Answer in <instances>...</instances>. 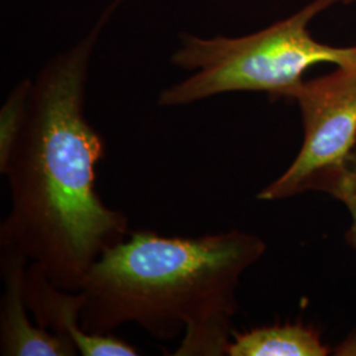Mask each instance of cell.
Segmentation results:
<instances>
[{
	"label": "cell",
	"instance_id": "obj_8",
	"mask_svg": "<svg viewBox=\"0 0 356 356\" xmlns=\"http://www.w3.org/2000/svg\"><path fill=\"white\" fill-rule=\"evenodd\" d=\"M313 191L329 194L347 207L351 216V227L346 234V241L356 250V148L348 161L321 178Z\"/></svg>",
	"mask_w": 356,
	"mask_h": 356
},
{
	"label": "cell",
	"instance_id": "obj_5",
	"mask_svg": "<svg viewBox=\"0 0 356 356\" xmlns=\"http://www.w3.org/2000/svg\"><path fill=\"white\" fill-rule=\"evenodd\" d=\"M28 310L40 327L69 339L83 356H136V347L114 334H91L82 326L83 294L57 286L41 268L29 263L24 279Z\"/></svg>",
	"mask_w": 356,
	"mask_h": 356
},
{
	"label": "cell",
	"instance_id": "obj_11",
	"mask_svg": "<svg viewBox=\"0 0 356 356\" xmlns=\"http://www.w3.org/2000/svg\"><path fill=\"white\" fill-rule=\"evenodd\" d=\"M351 1H354V0H344V3H351Z\"/></svg>",
	"mask_w": 356,
	"mask_h": 356
},
{
	"label": "cell",
	"instance_id": "obj_6",
	"mask_svg": "<svg viewBox=\"0 0 356 356\" xmlns=\"http://www.w3.org/2000/svg\"><path fill=\"white\" fill-rule=\"evenodd\" d=\"M29 260L0 239V270L4 292L0 300V354L3 356H74V343L32 325L28 318L24 279Z\"/></svg>",
	"mask_w": 356,
	"mask_h": 356
},
{
	"label": "cell",
	"instance_id": "obj_3",
	"mask_svg": "<svg viewBox=\"0 0 356 356\" xmlns=\"http://www.w3.org/2000/svg\"><path fill=\"white\" fill-rule=\"evenodd\" d=\"M337 3L344 0H313L291 17L243 38L184 35L172 63L193 74L163 90L157 102L178 107L235 91H263L291 99L310 67L356 65V47L319 42L307 28Z\"/></svg>",
	"mask_w": 356,
	"mask_h": 356
},
{
	"label": "cell",
	"instance_id": "obj_1",
	"mask_svg": "<svg viewBox=\"0 0 356 356\" xmlns=\"http://www.w3.org/2000/svg\"><path fill=\"white\" fill-rule=\"evenodd\" d=\"M119 3L88 36L44 65L22 131L0 161L11 191L0 239L70 292H79L103 252L131 234L128 216L104 204L95 188L106 143L85 115L91 54Z\"/></svg>",
	"mask_w": 356,
	"mask_h": 356
},
{
	"label": "cell",
	"instance_id": "obj_4",
	"mask_svg": "<svg viewBox=\"0 0 356 356\" xmlns=\"http://www.w3.org/2000/svg\"><path fill=\"white\" fill-rule=\"evenodd\" d=\"M302 119L304 140L291 165L257 194L276 202L313 191L327 173L348 161L356 148V65L338 66L304 81L292 94Z\"/></svg>",
	"mask_w": 356,
	"mask_h": 356
},
{
	"label": "cell",
	"instance_id": "obj_10",
	"mask_svg": "<svg viewBox=\"0 0 356 356\" xmlns=\"http://www.w3.org/2000/svg\"><path fill=\"white\" fill-rule=\"evenodd\" d=\"M332 354L338 356H356V331L348 335L343 342L338 344Z\"/></svg>",
	"mask_w": 356,
	"mask_h": 356
},
{
	"label": "cell",
	"instance_id": "obj_7",
	"mask_svg": "<svg viewBox=\"0 0 356 356\" xmlns=\"http://www.w3.org/2000/svg\"><path fill=\"white\" fill-rule=\"evenodd\" d=\"M330 348L319 331L301 322L272 325L251 330H234L229 356H326Z\"/></svg>",
	"mask_w": 356,
	"mask_h": 356
},
{
	"label": "cell",
	"instance_id": "obj_9",
	"mask_svg": "<svg viewBox=\"0 0 356 356\" xmlns=\"http://www.w3.org/2000/svg\"><path fill=\"white\" fill-rule=\"evenodd\" d=\"M33 81L23 79L8 95L0 111V161L11 151L26 120Z\"/></svg>",
	"mask_w": 356,
	"mask_h": 356
},
{
	"label": "cell",
	"instance_id": "obj_2",
	"mask_svg": "<svg viewBox=\"0 0 356 356\" xmlns=\"http://www.w3.org/2000/svg\"><path fill=\"white\" fill-rule=\"evenodd\" d=\"M266 251L260 236L241 229L197 238L134 231L90 269L82 326L114 334L135 323L157 341L184 334L173 355H227L241 279Z\"/></svg>",
	"mask_w": 356,
	"mask_h": 356
}]
</instances>
